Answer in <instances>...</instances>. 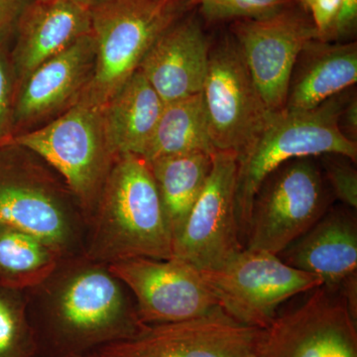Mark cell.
Here are the masks:
<instances>
[{
  "label": "cell",
  "instance_id": "obj_1",
  "mask_svg": "<svg viewBox=\"0 0 357 357\" xmlns=\"http://www.w3.org/2000/svg\"><path fill=\"white\" fill-rule=\"evenodd\" d=\"M28 304L39 357H84L145 325L126 286L103 263L65 258Z\"/></svg>",
  "mask_w": 357,
  "mask_h": 357
},
{
  "label": "cell",
  "instance_id": "obj_2",
  "mask_svg": "<svg viewBox=\"0 0 357 357\" xmlns=\"http://www.w3.org/2000/svg\"><path fill=\"white\" fill-rule=\"evenodd\" d=\"M89 223L83 255L93 261L109 265L129 258L174 257L172 232L142 157L115 159Z\"/></svg>",
  "mask_w": 357,
  "mask_h": 357
},
{
  "label": "cell",
  "instance_id": "obj_3",
  "mask_svg": "<svg viewBox=\"0 0 357 357\" xmlns=\"http://www.w3.org/2000/svg\"><path fill=\"white\" fill-rule=\"evenodd\" d=\"M345 95L342 91L306 112H273L255 144L237 158L236 215L241 241L248 234L256 194L279 167L293 159L326 154L342 155L356 163V143L338 128L349 98Z\"/></svg>",
  "mask_w": 357,
  "mask_h": 357
},
{
  "label": "cell",
  "instance_id": "obj_4",
  "mask_svg": "<svg viewBox=\"0 0 357 357\" xmlns=\"http://www.w3.org/2000/svg\"><path fill=\"white\" fill-rule=\"evenodd\" d=\"M192 6V0H112L91 9L96 66L79 102L102 109L139 69L157 39Z\"/></svg>",
  "mask_w": 357,
  "mask_h": 357
},
{
  "label": "cell",
  "instance_id": "obj_5",
  "mask_svg": "<svg viewBox=\"0 0 357 357\" xmlns=\"http://www.w3.org/2000/svg\"><path fill=\"white\" fill-rule=\"evenodd\" d=\"M10 145L36 154L60 174L89 223L117 158L105 135L102 109L77 102L48 123L13 136L6 146Z\"/></svg>",
  "mask_w": 357,
  "mask_h": 357
},
{
  "label": "cell",
  "instance_id": "obj_6",
  "mask_svg": "<svg viewBox=\"0 0 357 357\" xmlns=\"http://www.w3.org/2000/svg\"><path fill=\"white\" fill-rule=\"evenodd\" d=\"M199 272L218 307L261 330L273 323L282 303L324 285L316 275L286 264L278 255L245 248L220 267Z\"/></svg>",
  "mask_w": 357,
  "mask_h": 357
},
{
  "label": "cell",
  "instance_id": "obj_7",
  "mask_svg": "<svg viewBox=\"0 0 357 357\" xmlns=\"http://www.w3.org/2000/svg\"><path fill=\"white\" fill-rule=\"evenodd\" d=\"M314 157L270 174L256 194L244 248L279 255L328 211L325 178Z\"/></svg>",
  "mask_w": 357,
  "mask_h": 357
},
{
  "label": "cell",
  "instance_id": "obj_8",
  "mask_svg": "<svg viewBox=\"0 0 357 357\" xmlns=\"http://www.w3.org/2000/svg\"><path fill=\"white\" fill-rule=\"evenodd\" d=\"M202 93L215 150L234 152L237 158L243 156L259 137L273 112L263 102L230 32L211 47Z\"/></svg>",
  "mask_w": 357,
  "mask_h": 357
},
{
  "label": "cell",
  "instance_id": "obj_9",
  "mask_svg": "<svg viewBox=\"0 0 357 357\" xmlns=\"http://www.w3.org/2000/svg\"><path fill=\"white\" fill-rule=\"evenodd\" d=\"M264 331L215 307L198 318L143 326L133 337L105 345L98 357H257Z\"/></svg>",
  "mask_w": 357,
  "mask_h": 357
},
{
  "label": "cell",
  "instance_id": "obj_10",
  "mask_svg": "<svg viewBox=\"0 0 357 357\" xmlns=\"http://www.w3.org/2000/svg\"><path fill=\"white\" fill-rule=\"evenodd\" d=\"M229 32L268 109L282 112L298 55L307 42L318 39L312 18L295 6L271 17L234 21Z\"/></svg>",
  "mask_w": 357,
  "mask_h": 357
},
{
  "label": "cell",
  "instance_id": "obj_11",
  "mask_svg": "<svg viewBox=\"0 0 357 357\" xmlns=\"http://www.w3.org/2000/svg\"><path fill=\"white\" fill-rule=\"evenodd\" d=\"M107 266L133 296L143 325L188 321L218 306L199 268L180 258H129Z\"/></svg>",
  "mask_w": 357,
  "mask_h": 357
},
{
  "label": "cell",
  "instance_id": "obj_12",
  "mask_svg": "<svg viewBox=\"0 0 357 357\" xmlns=\"http://www.w3.org/2000/svg\"><path fill=\"white\" fill-rule=\"evenodd\" d=\"M237 155L217 150L203 191L174 243V257L199 270L220 267L244 245L236 215Z\"/></svg>",
  "mask_w": 357,
  "mask_h": 357
},
{
  "label": "cell",
  "instance_id": "obj_13",
  "mask_svg": "<svg viewBox=\"0 0 357 357\" xmlns=\"http://www.w3.org/2000/svg\"><path fill=\"white\" fill-rule=\"evenodd\" d=\"M257 357H357L356 321L338 291L319 286L306 302L276 317Z\"/></svg>",
  "mask_w": 357,
  "mask_h": 357
},
{
  "label": "cell",
  "instance_id": "obj_14",
  "mask_svg": "<svg viewBox=\"0 0 357 357\" xmlns=\"http://www.w3.org/2000/svg\"><path fill=\"white\" fill-rule=\"evenodd\" d=\"M82 220L66 192L42 171L0 175V225L31 234L68 258L83 255Z\"/></svg>",
  "mask_w": 357,
  "mask_h": 357
},
{
  "label": "cell",
  "instance_id": "obj_15",
  "mask_svg": "<svg viewBox=\"0 0 357 357\" xmlns=\"http://www.w3.org/2000/svg\"><path fill=\"white\" fill-rule=\"evenodd\" d=\"M96 57L89 33L28 75L16 89L13 131L38 128L79 102L93 77Z\"/></svg>",
  "mask_w": 357,
  "mask_h": 357
},
{
  "label": "cell",
  "instance_id": "obj_16",
  "mask_svg": "<svg viewBox=\"0 0 357 357\" xmlns=\"http://www.w3.org/2000/svg\"><path fill=\"white\" fill-rule=\"evenodd\" d=\"M211 45L201 20L184 16L157 39L139 70L165 103L202 93Z\"/></svg>",
  "mask_w": 357,
  "mask_h": 357
},
{
  "label": "cell",
  "instance_id": "obj_17",
  "mask_svg": "<svg viewBox=\"0 0 357 357\" xmlns=\"http://www.w3.org/2000/svg\"><path fill=\"white\" fill-rule=\"evenodd\" d=\"M16 89L33 70L91 33L89 9L72 0H33L15 28Z\"/></svg>",
  "mask_w": 357,
  "mask_h": 357
},
{
  "label": "cell",
  "instance_id": "obj_18",
  "mask_svg": "<svg viewBox=\"0 0 357 357\" xmlns=\"http://www.w3.org/2000/svg\"><path fill=\"white\" fill-rule=\"evenodd\" d=\"M278 256L286 264L318 276L325 287L337 291L357 274L356 215L347 208L326 211Z\"/></svg>",
  "mask_w": 357,
  "mask_h": 357
},
{
  "label": "cell",
  "instance_id": "obj_19",
  "mask_svg": "<svg viewBox=\"0 0 357 357\" xmlns=\"http://www.w3.org/2000/svg\"><path fill=\"white\" fill-rule=\"evenodd\" d=\"M356 82V42L311 40L296 60L284 109L306 112L314 109Z\"/></svg>",
  "mask_w": 357,
  "mask_h": 357
},
{
  "label": "cell",
  "instance_id": "obj_20",
  "mask_svg": "<svg viewBox=\"0 0 357 357\" xmlns=\"http://www.w3.org/2000/svg\"><path fill=\"white\" fill-rule=\"evenodd\" d=\"M165 102L139 69L102 109L105 135L116 157H143Z\"/></svg>",
  "mask_w": 357,
  "mask_h": 357
},
{
  "label": "cell",
  "instance_id": "obj_21",
  "mask_svg": "<svg viewBox=\"0 0 357 357\" xmlns=\"http://www.w3.org/2000/svg\"><path fill=\"white\" fill-rule=\"evenodd\" d=\"M147 163L175 243L210 175L213 154L192 152Z\"/></svg>",
  "mask_w": 357,
  "mask_h": 357
},
{
  "label": "cell",
  "instance_id": "obj_22",
  "mask_svg": "<svg viewBox=\"0 0 357 357\" xmlns=\"http://www.w3.org/2000/svg\"><path fill=\"white\" fill-rule=\"evenodd\" d=\"M217 151L211 142L203 93L165 103L153 137L142 158L146 162L192 153Z\"/></svg>",
  "mask_w": 357,
  "mask_h": 357
},
{
  "label": "cell",
  "instance_id": "obj_23",
  "mask_svg": "<svg viewBox=\"0 0 357 357\" xmlns=\"http://www.w3.org/2000/svg\"><path fill=\"white\" fill-rule=\"evenodd\" d=\"M65 259L31 234L0 225V286L25 291L43 283Z\"/></svg>",
  "mask_w": 357,
  "mask_h": 357
},
{
  "label": "cell",
  "instance_id": "obj_24",
  "mask_svg": "<svg viewBox=\"0 0 357 357\" xmlns=\"http://www.w3.org/2000/svg\"><path fill=\"white\" fill-rule=\"evenodd\" d=\"M0 357H39L24 291L0 286Z\"/></svg>",
  "mask_w": 357,
  "mask_h": 357
},
{
  "label": "cell",
  "instance_id": "obj_25",
  "mask_svg": "<svg viewBox=\"0 0 357 357\" xmlns=\"http://www.w3.org/2000/svg\"><path fill=\"white\" fill-rule=\"evenodd\" d=\"M194 3L208 23L263 20L298 6L296 0H194Z\"/></svg>",
  "mask_w": 357,
  "mask_h": 357
},
{
  "label": "cell",
  "instance_id": "obj_26",
  "mask_svg": "<svg viewBox=\"0 0 357 357\" xmlns=\"http://www.w3.org/2000/svg\"><path fill=\"white\" fill-rule=\"evenodd\" d=\"M326 177L333 194L342 204L352 210L357 208V171L354 162L342 155L321 156Z\"/></svg>",
  "mask_w": 357,
  "mask_h": 357
},
{
  "label": "cell",
  "instance_id": "obj_27",
  "mask_svg": "<svg viewBox=\"0 0 357 357\" xmlns=\"http://www.w3.org/2000/svg\"><path fill=\"white\" fill-rule=\"evenodd\" d=\"M15 96L16 79L13 62H9L0 44V146H6L13 136Z\"/></svg>",
  "mask_w": 357,
  "mask_h": 357
},
{
  "label": "cell",
  "instance_id": "obj_28",
  "mask_svg": "<svg viewBox=\"0 0 357 357\" xmlns=\"http://www.w3.org/2000/svg\"><path fill=\"white\" fill-rule=\"evenodd\" d=\"M340 6L342 0H316L312 4L310 14L319 40L330 42Z\"/></svg>",
  "mask_w": 357,
  "mask_h": 357
},
{
  "label": "cell",
  "instance_id": "obj_29",
  "mask_svg": "<svg viewBox=\"0 0 357 357\" xmlns=\"http://www.w3.org/2000/svg\"><path fill=\"white\" fill-rule=\"evenodd\" d=\"M357 27V0H342L340 13L333 27L330 42L344 41L356 34Z\"/></svg>",
  "mask_w": 357,
  "mask_h": 357
},
{
  "label": "cell",
  "instance_id": "obj_30",
  "mask_svg": "<svg viewBox=\"0 0 357 357\" xmlns=\"http://www.w3.org/2000/svg\"><path fill=\"white\" fill-rule=\"evenodd\" d=\"M33 0H0V41L15 30L21 15Z\"/></svg>",
  "mask_w": 357,
  "mask_h": 357
},
{
  "label": "cell",
  "instance_id": "obj_31",
  "mask_svg": "<svg viewBox=\"0 0 357 357\" xmlns=\"http://www.w3.org/2000/svg\"><path fill=\"white\" fill-rule=\"evenodd\" d=\"M338 128L347 139L356 142L357 141V98L349 96L340 117H338Z\"/></svg>",
  "mask_w": 357,
  "mask_h": 357
},
{
  "label": "cell",
  "instance_id": "obj_32",
  "mask_svg": "<svg viewBox=\"0 0 357 357\" xmlns=\"http://www.w3.org/2000/svg\"><path fill=\"white\" fill-rule=\"evenodd\" d=\"M72 1L76 2L79 6L86 7V8L91 10V9L107 3V2L112 1V0H72Z\"/></svg>",
  "mask_w": 357,
  "mask_h": 357
},
{
  "label": "cell",
  "instance_id": "obj_33",
  "mask_svg": "<svg viewBox=\"0 0 357 357\" xmlns=\"http://www.w3.org/2000/svg\"><path fill=\"white\" fill-rule=\"evenodd\" d=\"M296 1L299 4L301 8L310 15V11H311L312 4H314L316 0H296Z\"/></svg>",
  "mask_w": 357,
  "mask_h": 357
},
{
  "label": "cell",
  "instance_id": "obj_34",
  "mask_svg": "<svg viewBox=\"0 0 357 357\" xmlns=\"http://www.w3.org/2000/svg\"><path fill=\"white\" fill-rule=\"evenodd\" d=\"M84 357H98V356H96V354H91V356H84Z\"/></svg>",
  "mask_w": 357,
  "mask_h": 357
},
{
  "label": "cell",
  "instance_id": "obj_35",
  "mask_svg": "<svg viewBox=\"0 0 357 357\" xmlns=\"http://www.w3.org/2000/svg\"><path fill=\"white\" fill-rule=\"evenodd\" d=\"M192 2H194V0H192ZM195 4V3H194Z\"/></svg>",
  "mask_w": 357,
  "mask_h": 357
}]
</instances>
